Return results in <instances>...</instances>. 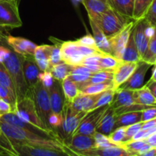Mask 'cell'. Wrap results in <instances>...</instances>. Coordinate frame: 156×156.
Here are the masks:
<instances>
[{"label":"cell","mask_w":156,"mask_h":156,"mask_svg":"<svg viewBox=\"0 0 156 156\" xmlns=\"http://www.w3.org/2000/svg\"><path fill=\"white\" fill-rule=\"evenodd\" d=\"M2 62L9 72L16 92L17 102L24 98L27 94L29 88L24 80L23 74L22 65H21V56L15 53L10 47H8L7 51L3 57Z\"/></svg>","instance_id":"cell-1"},{"label":"cell","mask_w":156,"mask_h":156,"mask_svg":"<svg viewBox=\"0 0 156 156\" xmlns=\"http://www.w3.org/2000/svg\"><path fill=\"white\" fill-rule=\"evenodd\" d=\"M133 20V18L125 16L111 8L92 21L97 24L108 39H110L123 30Z\"/></svg>","instance_id":"cell-2"},{"label":"cell","mask_w":156,"mask_h":156,"mask_svg":"<svg viewBox=\"0 0 156 156\" xmlns=\"http://www.w3.org/2000/svg\"><path fill=\"white\" fill-rule=\"evenodd\" d=\"M60 53L62 61L73 66L80 65L85 56L104 54L98 49L87 47L80 44L78 41L62 42L60 46Z\"/></svg>","instance_id":"cell-3"},{"label":"cell","mask_w":156,"mask_h":156,"mask_svg":"<svg viewBox=\"0 0 156 156\" xmlns=\"http://www.w3.org/2000/svg\"><path fill=\"white\" fill-rule=\"evenodd\" d=\"M27 94L31 96L37 115L39 116L40 119L44 123L45 127L48 130L53 132L49 123V119L53 112H52L51 106H50V97H49L47 88L39 79V82H37L36 86L32 90H29Z\"/></svg>","instance_id":"cell-4"},{"label":"cell","mask_w":156,"mask_h":156,"mask_svg":"<svg viewBox=\"0 0 156 156\" xmlns=\"http://www.w3.org/2000/svg\"><path fill=\"white\" fill-rule=\"evenodd\" d=\"M87 113L88 112L76 111V110L73 109L70 105L66 104L64 106L63 114H62L63 120H62V125L59 129L61 131L59 134V137L62 143L64 142V140L70 138L74 134L75 131L76 130L79 125L80 124L81 121Z\"/></svg>","instance_id":"cell-5"},{"label":"cell","mask_w":156,"mask_h":156,"mask_svg":"<svg viewBox=\"0 0 156 156\" xmlns=\"http://www.w3.org/2000/svg\"><path fill=\"white\" fill-rule=\"evenodd\" d=\"M15 113L24 121L28 122V123L34 125L37 127L40 128V129H44V130L50 133H53L48 130L45 127L44 123H42L39 116L37 115L33 99H32L31 96L29 95V94H27L24 98L17 102Z\"/></svg>","instance_id":"cell-6"},{"label":"cell","mask_w":156,"mask_h":156,"mask_svg":"<svg viewBox=\"0 0 156 156\" xmlns=\"http://www.w3.org/2000/svg\"><path fill=\"white\" fill-rule=\"evenodd\" d=\"M152 30H153V27L146 21L144 17L136 20L133 32L134 41L141 59L147 50Z\"/></svg>","instance_id":"cell-7"},{"label":"cell","mask_w":156,"mask_h":156,"mask_svg":"<svg viewBox=\"0 0 156 156\" xmlns=\"http://www.w3.org/2000/svg\"><path fill=\"white\" fill-rule=\"evenodd\" d=\"M21 25L18 6L6 0H0V27L13 29Z\"/></svg>","instance_id":"cell-8"},{"label":"cell","mask_w":156,"mask_h":156,"mask_svg":"<svg viewBox=\"0 0 156 156\" xmlns=\"http://www.w3.org/2000/svg\"><path fill=\"white\" fill-rule=\"evenodd\" d=\"M110 105L100 107V108H95V109L87 113L81 121L80 124L79 125L76 130L75 131L74 134L83 133L88 134V135H94L98 123L100 121L104 112L106 111V109Z\"/></svg>","instance_id":"cell-9"},{"label":"cell","mask_w":156,"mask_h":156,"mask_svg":"<svg viewBox=\"0 0 156 156\" xmlns=\"http://www.w3.org/2000/svg\"><path fill=\"white\" fill-rule=\"evenodd\" d=\"M152 64L140 59L137 62V66L135 70L132 73L129 79L118 87L117 89H129L136 90L142 88L143 86L145 80V76L149 69L152 66Z\"/></svg>","instance_id":"cell-10"},{"label":"cell","mask_w":156,"mask_h":156,"mask_svg":"<svg viewBox=\"0 0 156 156\" xmlns=\"http://www.w3.org/2000/svg\"><path fill=\"white\" fill-rule=\"evenodd\" d=\"M136 20L131 21L124 28L120 30L118 34L114 35L113 37L108 39L110 43V46L111 48L112 56H115L117 59L121 60L123 51L125 50L128 39L129 37L131 31L135 24Z\"/></svg>","instance_id":"cell-11"},{"label":"cell","mask_w":156,"mask_h":156,"mask_svg":"<svg viewBox=\"0 0 156 156\" xmlns=\"http://www.w3.org/2000/svg\"><path fill=\"white\" fill-rule=\"evenodd\" d=\"M64 144L78 155L81 152L96 148V141L93 135L75 133L70 138L64 140Z\"/></svg>","instance_id":"cell-12"},{"label":"cell","mask_w":156,"mask_h":156,"mask_svg":"<svg viewBox=\"0 0 156 156\" xmlns=\"http://www.w3.org/2000/svg\"><path fill=\"white\" fill-rule=\"evenodd\" d=\"M0 120L3 122H5V123H9V124L12 125V126L21 128V129H27V130L28 131H31V132L40 134V135L56 139V140H58L60 141L59 137H58L55 133L48 132V131H46L44 130V129H40V128L37 127L34 125L31 124V123H28V122L24 121L22 119L20 118L15 112H10L0 116Z\"/></svg>","instance_id":"cell-13"},{"label":"cell","mask_w":156,"mask_h":156,"mask_svg":"<svg viewBox=\"0 0 156 156\" xmlns=\"http://www.w3.org/2000/svg\"><path fill=\"white\" fill-rule=\"evenodd\" d=\"M47 88L50 97L52 112L53 114L62 116L65 106V97L62 91L61 82L53 79L51 85Z\"/></svg>","instance_id":"cell-14"},{"label":"cell","mask_w":156,"mask_h":156,"mask_svg":"<svg viewBox=\"0 0 156 156\" xmlns=\"http://www.w3.org/2000/svg\"><path fill=\"white\" fill-rule=\"evenodd\" d=\"M14 149L18 155L21 156H66L68 153L63 151H59L56 149H49V148L41 147V146H33L28 145L13 144Z\"/></svg>","instance_id":"cell-15"},{"label":"cell","mask_w":156,"mask_h":156,"mask_svg":"<svg viewBox=\"0 0 156 156\" xmlns=\"http://www.w3.org/2000/svg\"><path fill=\"white\" fill-rule=\"evenodd\" d=\"M8 45L18 54L27 57H34V52L37 45L29 40L19 37L6 36L5 37Z\"/></svg>","instance_id":"cell-16"},{"label":"cell","mask_w":156,"mask_h":156,"mask_svg":"<svg viewBox=\"0 0 156 156\" xmlns=\"http://www.w3.org/2000/svg\"><path fill=\"white\" fill-rule=\"evenodd\" d=\"M23 74L24 80L28 86L29 90H32L39 82V76L41 73L39 67L35 62L34 57H27L21 56Z\"/></svg>","instance_id":"cell-17"},{"label":"cell","mask_w":156,"mask_h":156,"mask_svg":"<svg viewBox=\"0 0 156 156\" xmlns=\"http://www.w3.org/2000/svg\"><path fill=\"white\" fill-rule=\"evenodd\" d=\"M137 62H123L121 61L118 66L114 70L113 84L116 90L120 85L124 83L135 70Z\"/></svg>","instance_id":"cell-18"},{"label":"cell","mask_w":156,"mask_h":156,"mask_svg":"<svg viewBox=\"0 0 156 156\" xmlns=\"http://www.w3.org/2000/svg\"><path fill=\"white\" fill-rule=\"evenodd\" d=\"M116 116L117 115L114 112V109L110 105L104 112L100 121L98 123L95 132L105 136H109L114 130Z\"/></svg>","instance_id":"cell-19"},{"label":"cell","mask_w":156,"mask_h":156,"mask_svg":"<svg viewBox=\"0 0 156 156\" xmlns=\"http://www.w3.org/2000/svg\"><path fill=\"white\" fill-rule=\"evenodd\" d=\"M79 155L82 156H132L123 146H115L110 147H96L89 150L81 152Z\"/></svg>","instance_id":"cell-20"},{"label":"cell","mask_w":156,"mask_h":156,"mask_svg":"<svg viewBox=\"0 0 156 156\" xmlns=\"http://www.w3.org/2000/svg\"><path fill=\"white\" fill-rule=\"evenodd\" d=\"M100 95L101 93L97 94H85L80 93L70 105L76 111L89 112L94 110V105Z\"/></svg>","instance_id":"cell-21"},{"label":"cell","mask_w":156,"mask_h":156,"mask_svg":"<svg viewBox=\"0 0 156 156\" xmlns=\"http://www.w3.org/2000/svg\"><path fill=\"white\" fill-rule=\"evenodd\" d=\"M89 19L94 20L111 8L108 0H82Z\"/></svg>","instance_id":"cell-22"},{"label":"cell","mask_w":156,"mask_h":156,"mask_svg":"<svg viewBox=\"0 0 156 156\" xmlns=\"http://www.w3.org/2000/svg\"><path fill=\"white\" fill-rule=\"evenodd\" d=\"M89 21L90 25H91V30H92L93 37H94V43H95L98 50L104 54L112 55L111 46H110V43L108 37L104 34L100 27L97 25V24L94 21L90 19Z\"/></svg>","instance_id":"cell-23"},{"label":"cell","mask_w":156,"mask_h":156,"mask_svg":"<svg viewBox=\"0 0 156 156\" xmlns=\"http://www.w3.org/2000/svg\"><path fill=\"white\" fill-rule=\"evenodd\" d=\"M52 48L51 45H41L37 46L35 50L34 58L41 72L50 71V56Z\"/></svg>","instance_id":"cell-24"},{"label":"cell","mask_w":156,"mask_h":156,"mask_svg":"<svg viewBox=\"0 0 156 156\" xmlns=\"http://www.w3.org/2000/svg\"><path fill=\"white\" fill-rule=\"evenodd\" d=\"M134 90L129 89H117L115 90L114 99L111 106L114 109L120 107L127 106L135 103L133 97Z\"/></svg>","instance_id":"cell-25"},{"label":"cell","mask_w":156,"mask_h":156,"mask_svg":"<svg viewBox=\"0 0 156 156\" xmlns=\"http://www.w3.org/2000/svg\"><path fill=\"white\" fill-rule=\"evenodd\" d=\"M93 73L94 72L87 67L83 66H73L69 76L77 84L79 91H80V88L86 84Z\"/></svg>","instance_id":"cell-26"},{"label":"cell","mask_w":156,"mask_h":156,"mask_svg":"<svg viewBox=\"0 0 156 156\" xmlns=\"http://www.w3.org/2000/svg\"><path fill=\"white\" fill-rule=\"evenodd\" d=\"M62 91L65 97V105H70L76 99V98L80 94V91L77 84L68 76L61 82Z\"/></svg>","instance_id":"cell-27"},{"label":"cell","mask_w":156,"mask_h":156,"mask_svg":"<svg viewBox=\"0 0 156 156\" xmlns=\"http://www.w3.org/2000/svg\"><path fill=\"white\" fill-rule=\"evenodd\" d=\"M142 111L127 112L116 116L114 129L120 126H127L142 122Z\"/></svg>","instance_id":"cell-28"},{"label":"cell","mask_w":156,"mask_h":156,"mask_svg":"<svg viewBox=\"0 0 156 156\" xmlns=\"http://www.w3.org/2000/svg\"><path fill=\"white\" fill-rule=\"evenodd\" d=\"M140 59H141V58L139 54L138 50H137L136 45L135 41H134L133 32L132 30L129 39H128L127 44L125 47L124 51H123L121 61H123V62H138Z\"/></svg>","instance_id":"cell-29"},{"label":"cell","mask_w":156,"mask_h":156,"mask_svg":"<svg viewBox=\"0 0 156 156\" xmlns=\"http://www.w3.org/2000/svg\"><path fill=\"white\" fill-rule=\"evenodd\" d=\"M133 97L135 103L156 106V98L146 85H143L142 88L134 90Z\"/></svg>","instance_id":"cell-30"},{"label":"cell","mask_w":156,"mask_h":156,"mask_svg":"<svg viewBox=\"0 0 156 156\" xmlns=\"http://www.w3.org/2000/svg\"><path fill=\"white\" fill-rule=\"evenodd\" d=\"M112 9L122 15L133 18L134 0H108Z\"/></svg>","instance_id":"cell-31"},{"label":"cell","mask_w":156,"mask_h":156,"mask_svg":"<svg viewBox=\"0 0 156 156\" xmlns=\"http://www.w3.org/2000/svg\"><path fill=\"white\" fill-rule=\"evenodd\" d=\"M0 85L9 91L13 100L17 104L16 92L13 81L2 62H0Z\"/></svg>","instance_id":"cell-32"},{"label":"cell","mask_w":156,"mask_h":156,"mask_svg":"<svg viewBox=\"0 0 156 156\" xmlns=\"http://www.w3.org/2000/svg\"><path fill=\"white\" fill-rule=\"evenodd\" d=\"M72 69H73V66L69 65L68 63L62 61V62L52 66L49 72L53 76V79L62 82L64 79L69 76Z\"/></svg>","instance_id":"cell-33"},{"label":"cell","mask_w":156,"mask_h":156,"mask_svg":"<svg viewBox=\"0 0 156 156\" xmlns=\"http://www.w3.org/2000/svg\"><path fill=\"white\" fill-rule=\"evenodd\" d=\"M142 59L152 66L156 63V24L153 26V30L149 39L147 50Z\"/></svg>","instance_id":"cell-34"},{"label":"cell","mask_w":156,"mask_h":156,"mask_svg":"<svg viewBox=\"0 0 156 156\" xmlns=\"http://www.w3.org/2000/svg\"><path fill=\"white\" fill-rule=\"evenodd\" d=\"M113 77H114V71H108V70H101V71H98L96 73H93L92 76L88 79V81L86 82V84L84 86H85L87 85H89V84L113 82Z\"/></svg>","instance_id":"cell-35"},{"label":"cell","mask_w":156,"mask_h":156,"mask_svg":"<svg viewBox=\"0 0 156 156\" xmlns=\"http://www.w3.org/2000/svg\"><path fill=\"white\" fill-rule=\"evenodd\" d=\"M111 88H114L113 82L89 84L81 88L80 93L85 94H97L101 93L105 90L111 89Z\"/></svg>","instance_id":"cell-36"},{"label":"cell","mask_w":156,"mask_h":156,"mask_svg":"<svg viewBox=\"0 0 156 156\" xmlns=\"http://www.w3.org/2000/svg\"><path fill=\"white\" fill-rule=\"evenodd\" d=\"M121 60L117 59L115 56L110 54H102L99 59V66L101 70H108V71H114Z\"/></svg>","instance_id":"cell-37"},{"label":"cell","mask_w":156,"mask_h":156,"mask_svg":"<svg viewBox=\"0 0 156 156\" xmlns=\"http://www.w3.org/2000/svg\"><path fill=\"white\" fill-rule=\"evenodd\" d=\"M147 142L145 140H130L121 144L126 151L129 152L132 156L140 155V153L142 152L143 148L146 146Z\"/></svg>","instance_id":"cell-38"},{"label":"cell","mask_w":156,"mask_h":156,"mask_svg":"<svg viewBox=\"0 0 156 156\" xmlns=\"http://www.w3.org/2000/svg\"><path fill=\"white\" fill-rule=\"evenodd\" d=\"M152 0H134V10L133 18L138 20L144 17Z\"/></svg>","instance_id":"cell-39"},{"label":"cell","mask_w":156,"mask_h":156,"mask_svg":"<svg viewBox=\"0 0 156 156\" xmlns=\"http://www.w3.org/2000/svg\"><path fill=\"white\" fill-rule=\"evenodd\" d=\"M101 55L102 54H95L85 56L79 66H83L87 67V68L91 69L94 73L101 71V69L100 66H99V59H100Z\"/></svg>","instance_id":"cell-40"},{"label":"cell","mask_w":156,"mask_h":156,"mask_svg":"<svg viewBox=\"0 0 156 156\" xmlns=\"http://www.w3.org/2000/svg\"><path fill=\"white\" fill-rule=\"evenodd\" d=\"M114 93H115V90L114 88L105 90V91H102L101 93L100 97L98 99L97 102H96L95 105H94V109L100 108V107L111 105L113 101V99H114Z\"/></svg>","instance_id":"cell-41"},{"label":"cell","mask_w":156,"mask_h":156,"mask_svg":"<svg viewBox=\"0 0 156 156\" xmlns=\"http://www.w3.org/2000/svg\"><path fill=\"white\" fill-rule=\"evenodd\" d=\"M54 41L53 42L55 43L54 45H53V48L51 50V53H50V66L51 68L53 66L56 65V64L59 63V62H62V57H61V53H60V46L62 42H59V41H56L55 38H53Z\"/></svg>","instance_id":"cell-42"},{"label":"cell","mask_w":156,"mask_h":156,"mask_svg":"<svg viewBox=\"0 0 156 156\" xmlns=\"http://www.w3.org/2000/svg\"><path fill=\"white\" fill-rule=\"evenodd\" d=\"M125 129H126V126H120V127L116 128L108 136L111 141L117 146H121L122 143L124 142Z\"/></svg>","instance_id":"cell-43"},{"label":"cell","mask_w":156,"mask_h":156,"mask_svg":"<svg viewBox=\"0 0 156 156\" xmlns=\"http://www.w3.org/2000/svg\"><path fill=\"white\" fill-rule=\"evenodd\" d=\"M94 137L96 141V147L103 148V147H110V146H115L114 143H113L109 139L108 136H105L104 134L99 133H94Z\"/></svg>","instance_id":"cell-44"},{"label":"cell","mask_w":156,"mask_h":156,"mask_svg":"<svg viewBox=\"0 0 156 156\" xmlns=\"http://www.w3.org/2000/svg\"><path fill=\"white\" fill-rule=\"evenodd\" d=\"M144 18L153 27L156 24V0H152Z\"/></svg>","instance_id":"cell-45"},{"label":"cell","mask_w":156,"mask_h":156,"mask_svg":"<svg viewBox=\"0 0 156 156\" xmlns=\"http://www.w3.org/2000/svg\"><path fill=\"white\" fill-rule=\"evenodd\" d=\"M142 126H143V122H139V123H134V124L126 126V129H125V138L123 143L130 141L133 137V136L137 132H139L140 129H142Z\"/></svg>","instance_id":"cell-46"},{"label":"cell","mask_w":156,"mask_h":156,"mask_svg":"<svg viewBox=\"0 0 156 156\" xmlns=\"http://www.w3.org/2000/svg\"><path fill=\"white\" fill-rule=\"evenodd\" d=\"M156 117V106L145 109L142 111V122H146Z\"/></svg>","instance_id":"cell-47"},{"label":"cell","mask_w":156,"mask_h":156,"mask_svg":"<svg viewBox=\"0 0 156 156\" xmlns=\"http://www.w3.org/2000/svg\"><path fill=\"white\" fill-rule=\"evenodd\" d=\"M15 109L10 103L2 98H0V116L10 112H15Z\"/></svg>","instance_id":"cell-48"},{"label":"cell","mask_w":156,"mask_h":156,"mask_svg":"<svg viewBox=\"0 0 156 156\" xmlns=\"http://www.w3.org/2000/svg\"><path fill=\"white\" fill-rule=\"evenodd\" d=\"M77 41H79L80 44H83V45L85 46H87V47H93V48L98 49L97 47H96L95 43H94V37H93V36H91V35L87 34L85 35V36H84L83 37L77 40Z\"/></svg>","instance_id":"cell-49"},{"label":"cell","mask_w":156,"mask_h":156,"mask_svg":"<svg viewBox=\"0 0 156 156\" xmlns=\"http://www.w3.org/2000/svg\"><path fill=\"white\" fill-rule=\"evenodd\" d=\"M146 87L150 90L152 94H153L154 97L156 98V82H153V81H149L146 84Z\"/></svg>","instance_id":"cell-50"},{"label":"cell","mask_w":156,"mask_h":156,"mask_svg":"<svg viewBox=\"0 0 156 156\" xmlns=\"http://www.w3.org/2000/svg\"><path fill=\"white\" fill-rule=\"evenodd\" d=\"M156 125V117L154 119H152L150 120H148V121L143 122V126H142V129H148L149 127H152V126H155Z\"/></svg>","instance_id":"cell-51"},{"label":"cell","mask_w":156,"mask_h":156,"mask_svg":"<svg viewBox=\"0 0 156 156\" xmlns=\"http://www.w3.org/2000/svg\"><path fill=\"white\" fill-rule=\"evenodd\" d=\"M147 143H149L152 147H155L156 146V132L155 133H153L152 135H151L150 136L148 137L147 139H146Z\"/></svg>","instance_id":"cell-52"},{"label":"cell","mask_w":156,"mask_h":156,"mask_svg":"<svg viewBox=\"0 0 156 156\" xmlns=\"http://www.w3.org/2000/svg\"><path fill=\"white\" fill-rule=\"evenodd\" d=\"M143 156H156V146L155 147H152L149 150L145 152Z\"/></svg>","instance_id":"cell-53"},{"label":"cell","mask_w":156,"mask_h":156,"mask_svg":"<svg viewBox=\"0 0 156 156\" xmlns=\"http://www.w3.org/2000/svg\"><path fill=\"white\" fill-rule=\"evenodd\" d=\"M153 66L155 67H154L153 72H152V77H151V79H149V81H153V82H156V63Z\"/></svg>","instance_id":"cell-54"},{"label":"cell","mask_w":156,"mask_h":156,"mask_svg":"<svg viewBox=\"0 0 156 156\" xmlns=\"http://www.w3.org/2000/svg\"><path fill=\"white\" fill-rule=\"evenodd\" d=\"M0 155H10V153H9L8 151H6L5 149H3L2 147L0 146Z\"/></svg>","instance_id":"cell-55"},{"label":"cell","mask_w":156,"mask_h":156,"mask_svg":"<svg viewBox=\"0 0 156 156\" xmlns=\"http://www.w3.org/2000/svg\"><path fill=\"white\" fill-rule=\"evenodd\" d=\"M6 1L12 3V4H14L16 6H19V4H20V2H21V0H6Z\"/></svg>","instance_id":"cell-56"},{"label":"cell","mask_w":156,"mask_h":156,"mask_svg":"<svg viewBox=\"0 0 156 156\" xmlns=\"http://www.w3.org/2000/svg\"><path fill=\"white\" fill-rule=\"evenodd\" d=\"M72 1L73 2L75 3V4H78V3H80L82 2V0H72Z\"/></svg>","instance_id":"cell-57"},{"label":"cell","mask_w":156,"mask_h":156,"mask_svg":"<svg viewBox=\"0 0 156 156\" xmlns=\"http://www.w3.org/2000/svg\"><path fill=\"white\" fill-rule=\"evenodd\" d=\"M0 131H1V130H0Z\"/></svg>","instance_id":"cell-58"}]
</instances>
